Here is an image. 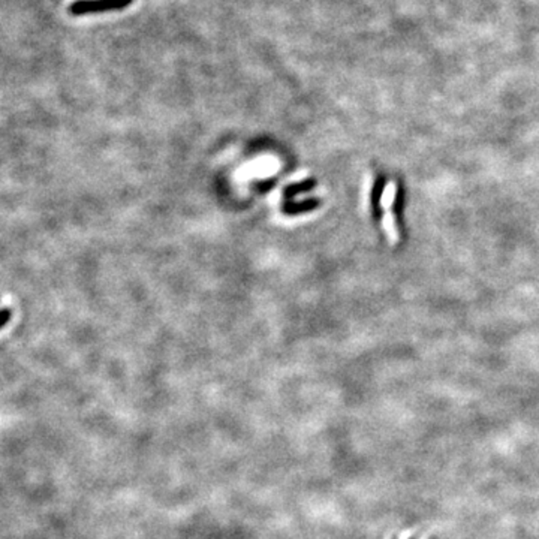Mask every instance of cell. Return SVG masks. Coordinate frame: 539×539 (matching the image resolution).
<instances>
[{"mask_svg":"<svg viewBox=\"0 0 539 539\" xmlns=\"http://www.w3.org/2000/svg\"><path fill=\"white\" fill-rule=\"evenodd\" d=\"M134 3V0H75L70 3L69 13L73 15L103 14L108 11H120Z\"/></svg>","mask_w":539,"mask_h":539,"instance_id":"cell-1","label":"cell"},{"mask_svg":"<svg viewBox=\"0 0 539 539\" xmlns=\"http://www.w3.org/2000/svg\"><path fill=\"white\" fill-rule=\"evenodd\" d=\"M11 318H13L11 309H8V308L0 309V330L5 328V325L9 322V319Z\"/></svg>","mask_w":539,"mask_h":539,"instance_id":"cell-2","label":"cell"}]
</instances>
